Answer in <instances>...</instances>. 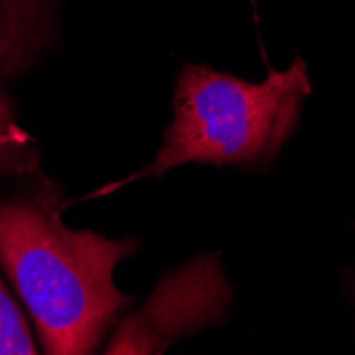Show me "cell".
<instances>
[{
  "label": "cell",
  "instance_id": "obj_1",
  "mask_svg": "<svg viewBox=\"0 0 355 355\" xmlns=\"http://www.w3.org/2000/svg\"><path fill=\"white\" fill-rule=\"evenodd\" d=\"M62 211V189L41 173L0 189V268L45 353L89 355L137 302L117 287L115 270L141 241L71 228Z\"/></svg>",
  "mask_w": 355,
  "mask_h": 355
},
{
  "label": "cell",
  "instance_id": "obj_2",
  "mask_svg": "<svg viewBox=\"0 0 355 355\" xmlns=\"http://www.w3.org/2000/svg\"><path fill=\"white\" fill-rule=\"evenodd\" d=\"M309 94V64L302 58L285 71H268L262 83L202 64H183L171 98L173 117L155 155L92 196L101 198L145 179H162L187 164L232 168L270 164L292 139Z\"/></svg>",
  "mask_w": 355,
  "mask_h": 355
},
{
  "label": "cell",
  "instance_id": "obj_3",
  "mask_svg": "<svg viewBox=\"0 0 355 355\" xmlns=\"http://www.w3.org/2000/svg\"><path fill=\"white\" fill-rule=\"evenodd\" d=\"M232 298L221 253H196L179 268L159 275L149 298L117 321L103 353L159 355L189 336L225 324Z\"/></svg>",
  "mask_w": 355,
  "mask_h": 355
},
{
  "label": "cell",
  "instance_id": "obj_4",
  "mask_svg": "<svg viewBox=\"0 0 355 355\" xmlns=\"http://www.w3.org/2000/svg\"><path fill=\"white\" fill-rule=\"evenodd\" d=\"M58 0H0V81L28 75L49 51Z\"/></svg>",
  "mask_w": 355,
  "mask_h": 355
},
{
  "label": "cell",
  "instance_id": "obj_5",
  "mask_svg": "<svg viewBox=\"0 0 355 355\" xmlns=\"http://www.w3.org/2000/svg\"><path fill=\"white\" fill-rule=\"evenodd\" d=\"M41 173V147L26 132L11 98L0 87V177L28 179Z\"/></svg>",
  "mask_w": 355,
  "mask_h": 355
},
{
  "label": "cell",
  "instance_id": "obj_6",
  "mask_svg": "<svg viewBox=\"0 0 355 355\" xmlns=\"http://www.w3.org/2000/svg\"><path fill=\"white\" fill-rule=\"evenodd\" d=\"M39 345L32 338L28 319L5 281L0 279V355H37Z\"/></svg>",
  "mask_w": 355,
  "mask_h": 355
}]
</instances>
